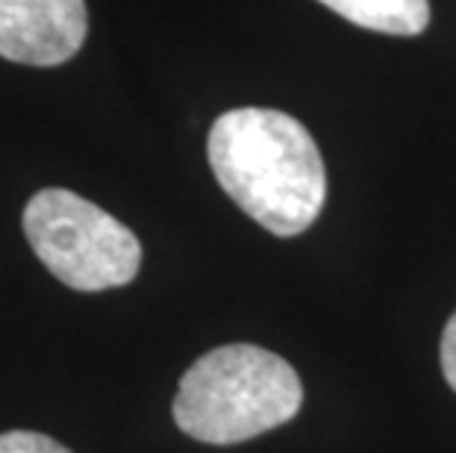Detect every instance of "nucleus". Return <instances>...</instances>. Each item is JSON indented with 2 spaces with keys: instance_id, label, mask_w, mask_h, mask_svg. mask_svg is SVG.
I'll return each instance as SVG.
<instances>
[{
  "instance_id": "5",
  "label": "nucleus",
  "mask_w": 456,
  "mask_h": 453,
  "mask_svg": "<svg viewBox=\"0 0 456 453\" xmlns=\"http://www.w3.org/2000/svg\"><path fill=\"white\" fill-rule=\"evenodd\" d=\"M356 27L389 36H419L430 24V0H318Z\"/></svg>"
},
{
  "instance_id": "3",
  "label": "nucleus",
  "mask_w": 456,
  "mask_h": 453,
  "mask_svg": "<svg viewBox=\"0 0 456 453\" xmlns=\"http://www.w3.org/2000/svg\"><path fill=\"white\" fill-rule=\"evenodd\" d=\"M24 236L60 283L103 292L135 279L142 245L130 227L68 189H42L24 209Z\"/></svg>"
},
{
  "instance_id": "2",
  "label": "nucleus",
  "mask_w": 456,
  "mask_h": 453,
  "mask_svg": "<svg viewBox=\"0 0 456 453\" xmlns=\"http://www.w3.org/2000/svg\"><path fill=\"white\" fill-rule=\"evenodd\" d=\"M304 400L297 371L256 344H224L183 374L174 421L207 445H236L292 421Z\"/></svg>"
},
{
  "instance_id": "7",
  "label": "nucleus",
  "mask_w": 456,
  "mask_h": 453,
  "mask_svg": "<svg viewBox=\"0 0 456 453\" xmlns=\"http://www.w3.org/2000/svg\"><path fill=\"white\" fill-rule=\"evenodd\" d=\"M442 374H444V380H448V385L456 392V312L451 315V321L448 327H444V333H442Z\"/></svg>"
},
{
  "instance_id": "4",
  "label": "nucleus",
  "mask_w": 456,
  "mask_h": 453,
  "mask_svg": "<svg viewBox=\"0 0 456 453\" xmlns=\"http://www.w3.org/2000/svg\"><path fill=\"white\" fill-rule=\"evenodd\" d=\"M89 33L86 0H0V56L53 69L80 51Z\"/></svg>"
},
{
  "instance_id": "1",
  "label": "nucleus",
  "mask_w": 456,
  "mask_h": 453,
  "mask_svg": "<svg viewBox=\"0 0 456 453\" xmlns=\"http://www.w3.org/2000/svg\"><path fill=\"white\" fill-rule=\"evenodd\" d=\"M209 168L245 215L280 239L315 224L327 171L315 139L297 118L265 106L230 109L212 124Z\"/></svg>"
},
{
  "instance_id": "6",
  "label": "nucleus",
  "mask_w": 456,
  "mask_h": 453,
  "mask_svg": "<svg viewBox=\"0 0 456 453\" xmlns=\"http://www.w3.org/2000/svg\"><path fill=\"white\" fill-rule=\"evenodd\" d=\"M0 453H71L56 439L33 430H9L0 433Z\"/></svg>"
}]
</instances>
